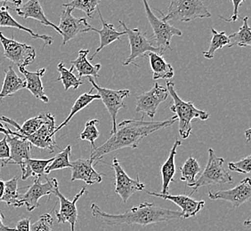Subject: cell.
Returning a JSON list of instances; mask_svg holds the SVG:
<instances>
[{
  "label": "cell",
  "mask_w": 251,
  "mask_h": 231,
  "mask_svg": "<svg viewBox=\"0 0 251 231\" xmlns=\"http://www.w3.org/2000/svg\"><path fill=\"white\" fill-rule=\"evenodd\" d=\"M167 89L169 94L172 98L170 104V111L174 112L179 121L178 132L182 139H187L192 130L193 119L207 120L209 118V114L207 111L199 110L194 106L193 101H184L179 97L175 90V83L171 81L167 82Z\"/></svg>",
  "instance_id": "obj_3"
},
{
  "label": "cell",
  "mask_w": 251,
  "mask_h": 231,
  "mask_svg": "<svg viewBox=\"0 0 251 231\" xmlns=\"http://www.w3.org/2000/svg\"><path fill=\"white\" fill-rule=\"evenodd\" d=\"M20 72L22 73L25 77L26 88L29 90L35 98L39 99L45 103H49V97L47 96L44 91L43 83L41 77H43L46 72V69H39L35 72H30L25 69V68H18Z\"/></svg>",
  "instance_id": "obj_21"
},
{
  "label": "cell",
  "mask_w": 251,
  "mask_h": 231,
  "mask_svg": "<svg viewBox=\"0 0 251 231\" xmlns=\"http://www.w3.org/2000/svg\"><path fill=\"white\" fill-rule=\"evenodd\" d=\"M147 194L156 197V198H162L164 200H169L174 203L182 210V217L183 219H189L191 217H195L201 210H202L205 206L204 200H194L193 198L185 196V195H171V194H162V193L151 192L147 191Z\"/></svg>",
  "instance_id": "obj_17"
},
{
  "label": "cell",
  "mask_w": 251,
  "mask_h": 231,
  "mask_svg": "<svg viewBox=\"0 0 251 231\" xmlns=\"http://www.w3.org/2000/svg\"><path fill=\"white\" fill-rule=\"evenodd\" d=\"M101 0H73L63 4V7H72L73 10L78 9L85 13L88 18L92 19L96 10L98 8Z\"/></svg>",
  "instance_id": "obj_36"
},
{
  "label": "cell",
  "mask_w": 251,
  "mask_h": 231,
  "mask_svg": "<svg viewBox=\"0 0 251 231\" xmlns=\"http://www.w3.org/2000/svg\"><path fill=\"white\" fill-rule=\"evenodd\" d=\"M208 195L211 200H224L231 203L233 208H238L251 199V178L247 177L242 180V183L231 189L219 190L217 192L208 191Z\"/></svg>",
  "instance_id": "obj_16"
},
{
  "label": "cell",
  "mask_w": 251,
  "mask_h": 231,
  "mask_svg": "<svg viewBox=\"0 0 251 231\" xmlns=\"http://www.w3.org/2000/svg\"><path fill=\"white\" fill-rule=\"evenodd\" d=\"M182 142L180 140H176L172 149L169 152V157L165 161L164 164L161 166V176H162V188L161 192L162 194L169 193V185L172 182H175V174H176V162L175 158L176 155V150Z\"/></svg>",
  "instance_id": "obj_25"
},
{
  "label": "cell",
  "mask_w": 251,
  "mask_h": 231,
  "mask_svg": "<svg viewBox=\"0 0 251 231\" xmlns=\"http://www.w3.org/2000/svg\"><path fill=\"white\" fill-rule=\"evenodd\" d=\"M89 53L88 49H82L78 51V56L76 60L72 62V66L76 69L78 75V78L82 77H99V70L101 69V64L92 65L87 60V55Z\"/></svg>",
  "instance_id": "obj_26"
},
{
  "label": "cell",
  "mask_w": 251,
  "mask_h": 231,
  "mask_svg": "<svg viewBox=\"0 0 251 231\" xmlns=\"http://www.w3.org/2000/svg\"><path fill=\"white\" fill-rule=\"evenodd\" d=\"M4 219H5V216H4L3 212H1V210H0V231H15V229H12L9 227L5 226L4 222H3Z\"/></svg>",
  "instance_id": "obj_43"
},
{
  "label": "cell",
  "mask_w": 251,
  "mask_h": 231,
  "mask_svg": "<svg viewBox=\"0 0 251 231\" xmlns=\"http://www.w3.org/2000/svg\"><path fill=\"white\" fill-rule=\"evenodd\" d=\"M97 11H98L99 16H100L101 23H102V28H101V29H97L91 27V29H90V30L97 32V33L99 34V36H100V45H99L98 48L97 49V51L95 52V53L90 58V61H92L97 53L101 51V49L104 48L105 46L111 45V43H113L116 40H121V37L126 36L125 30L124 31H117L116 29L114 28V25L111 24V23H107L102 18V16H101L100 9L97 8Z\"/></svg>",
  "instance_id": "obj_22"
},
{
  "label": "cell",
  "mask_w": 251,
  "mask_h": 231,
  "mask_svg": "<svg viewBox=\"0 0 251 231\" xmlns=\"http://www.w3.org/2000/svg\"><path fill=\"white\" fill-rule=\"evenodd\" d=\"M143 3L145 6V15L150 23L151 29L153 30V38L156 40L158 47L163 50L164 52L167 49L172 50L170 46L171 39L175 36H182V31L174 26L169 24V23L165 22L164 20L158 18L151 9L147 0H143Z\"/></svg>",
  "instance_id": "obj_7"
},
{
  "label": "cell",
  "mask_w": 251,
  "mask_h": 231,
  "mask_svg": "<svg viewBox=\"0 0 251 231\" xmlns=\"http://www.w3.org/2000/svg\"><path fill=\"white\" fill-rule=\"evenodd\" d=\"M85 193H87V188L83 187L81 190L75 196V198H73V200L71 201L60 192L59 185L55 186L54 188L53 195H55L58 198L59 203H60L59 211H55V216L57 219V222L59 224L68 222L71 225V231H75V226H76V222L78 216L77 202Z\"/></svg>",
  "instance_id": "obj_15"
},
{
  "label": "cell",
  "mask_w": 251,
  "mask_h": 231,
  "mask_svg": "<svg viewBox=\"0 0 251 231\" xmlns=\"http://www.w3.org/2000/svg\"><path fill=\"white\" fill-rule=\"evenodd\" d=\"M243 24L240 29L228 36L230 39V44L228 47L231 48L234 46H238L240 47H249L251 46V29L249 26V17L242 18Z\"/></svg>",
  "instance_id": "obj_30"
},
{
  "label": "cell",
  "mask_w": 251,
  "mask_h": 231,
  "mask_svg": "<svg viewBox=\"0 0 251 231\" xmlns=\"http://www.w3.org/2000/svg\"><path fill=\"white\" fill-rule=\"evenodd\" d=\"M181 172V181L186 182L187 184L193 183L196 180V176L201 172V168L199 164L198 161L192 157H190L184 164L180 167Z\"/></svg>",
  "instance_id": "obj_35"
},
{
  "label": "cell",
  "mask_w": 251,
  "mask_h": 231,
  "mask_svg": "<svg viewBox=\"0 0 251 231\" xmlns=\"http://www.w3.org/2000/svg\"><path fill=\"white\" fill-rule=\"evenodd\" d=\"M224 162L225 159L218 157L212 149H208V163L201 177L194 183L187 184L189 188H193L190 196L204 186L232 183L233 179L232 175L224 168Z\"/></svg>",
  "instance_id": "obj_5"
},
{
  "label": "cell",
  "mask_w": 251,
  "mask_h": 231,
  "mask_svg": "<svg viewBox=\"0 0 251 231\" xmlns=\"http://www.w3.org/2000/svg\"><path fill=\"white\" fill-rule=\"evenodd\" d=\"M4 135L9 146L10 157L9 159L2 161V167L5 164H18L20 166L26 159H30L31 144L29 141L15 135Z\"/></svg>",
  "instance_id": "obj_19"
},
{
  "label": "cell",
  "mask_w": 251,
  "mask_h": 231,
  "mask_svg": "<svg viewBox=\"0 0 251 231\" xmlns=\"http://www.w3.org/2000/svg\"><path fill=\"white\" fill-rule=\"evenodd\" d=\"M55 119L54 116L47 113V120L44 123L39 130L33 135L22 137L23 139L28 140L30 144L40 149H49L50 152H53L55 148H58L54 139L55 135ZM20 138V137H19Z\"/></svg>",
  "instance_id": "obj_14"
},
{
  "label": "cell",
  "mask_w": 251,
  "mask_h": 231,
  "mask_svg": "<svg viewBox=\"0 0 251 231\" xmlns=\"http://www.w3.org/2000/svg\"><path fill=\"white\" fill-rule=\"evenodd\" d=\"M15 231H30V219L25 218L16 223Z\"/></svg>",
  "instance_id": "obj_42"
},
{
  "label": "cell",
  "mask_w": 251,
  "mask_h": 231,
  "mask_svg": "<svg viewBox=\"0 0 251 231\" xmlns=\"http://www.w3.org/2000/svg\"><path fill=\"white\" fill-rule=\"evenodd\" d=\"M53 220L50 213H44L30 226V231H52Z\"/></svg>",
  "instance_id": "obj_39"
},
{
  "label": "cell",
  "mask_w": 251,
  "mask_h": 231,
  "mask_svg": "<svg viewBox=\"0 0 251 231\" xmlns=\"http://www.w3.org/2000/svg\"><path fill=\"white\" fill-rule=\"evenodd\" d=\"M111 167L115 172V193L121 197L122 202H126L135 193L145 189V185L141 182L139 175L137 174L135 180L131 179L121 167V162L116 158L112 159Z\"/></svg>",
  "instance_id": "obj_11"
},
{
  "label": "cell",
  "mask_w": 251,
  "mask_h": 231,
  "mask_svg": "<svg viewBox=\"0 0 251 231\" xmlns=\"http://www.w3.org/2000/svg\"><path fill=\"white\" fill-rule=\"evenodd\" d=\"M72 7H65L61 14L58 28L63 36V46L76 38L80 33L90 31L91 25L87 23L86 18H75L73 16Z\"/></svg>",
  "instance_id": "obj_13"
},
{
  "label": "cell",
  "mask_w": 251,
  "mask_h": 231,
  "mask_svg": "<svg viewBox=\"0 0 251 231\" xmlns=\"http://www.w3.org/2000/svg\"><path fill=\"white\" fill-rule=\"evenodd\" d=\"M100 123L98 119H92L86 123L85 129L83 130L82 133L79 135V139L81 140H87L91 143V148L93 149H96V140L98 139L100 132L97 129V125Z\"/></svg>",
  "instance_id": "obj_37"
},
{
  "label": "cell",
  "mask_w": 251,
  "mask_h": 231,
  "mask_svg": "<svg viewBox=\"0 0 251 231\" xmlns=\"http://www.w3.org/2000/svg\"><path fill=\"white\" fill-rule=\"evenodd\" d=\"M145 56H148L150 60V66L152 70L153 80L170 79L174 77V69L170 63L165 61L162 55L149 52L145 54Z\"/></svg>",
  "instance_id": "obj_24"
},
{
  "label": "cell",
  "mask_w": 251,
  "mask_h": 231,
  "mask_svg": "<svg viewBox=\"0 0 251 231\" xmlns=\"http://www.w3.org/2000/svg\"><path fill=\"white\" fill-rule=\"evenodd\" d=\"M95 89L93 88L90 90L89 92H85L81 94L80 96L77 98L76 101L74 102L73 108L71 110L70 114L68 116V117H66V119L63 121V123L61 125H58L56 128H55V133H57L58 131L61 130L63 127H64L65 125H67L69 124V122L72 120L74 116L77 114V112H79L80 111H82L83 109H85L86 107L88 106L92 101H96V100H100L101 98L98 95V94H92V92Z\"/></svg>",
  "instance_id": "obj_29"
},
{
  "label": "cell",
  "mask_w": 251,
  "mask_h": 231,
  "mask_svg": "<svg viewBox=\"0 0 251 231\" xmlns=\"http://www.w3.org/2000/svg\"><path fill=\"white\" fill-rule=\"evenodd\" d=\"M15 12H16L17 15L21 16V17H23L24 19L31 18V19L37 20V21H39L41 24L52 27L59 34H61L58 26H56V25L53 24V23H51L45 15L43 8L40 5L39 0H28L25 5H21L19 7H16Z\"/></svg>",
  "instance_id": "obj_20"
},
{
  "label": "cell",
  "mask_w": 251,
  "mask_h": 231,
  "mask_svg": "<svg viewBox=\"0 0 251 231\" xmlns=\"http://www.w3.org/2000/svg\"><path fill=\"white\" fill-rule=\"evenodd\" d=\"M24 88H26V81L18 77L14 68L9 66L5 70V78L0 91V101H2L4 98L13 95Z\"/></svg>",
  "instance_id": "obj_27"
},
{
  "label": "cell",
  "mask_w": 251,
  "mask_h": 231,
  "mask_svg": "<svg viewBox=\"0 0 251 231\" xmlns=\"http://www.w3.org/2000/svg\"><path fill=\"white\" fill-rule=\"evenodd\" d=\"M165 22L171 21L188 23L195 19L210 18L212 15L208 7L204 5V0H170L167 15L161 11Z\"/></svg>",
  "instance_id": "obj_4"
},
{
  "label": "cell",
  "mask_w": 251,
  "mask_h": 231,
  "mask_svg": "<svg viewBox=\"0 0 251 231\" xmlns=\"http://www.w3.org/2000/svg\"><path fill=\"white\" fill-rule=\"evenodd\" d=\"M58 181L55 178H47V183L40 182V177L36 176L34 183L29 186L28 190L24 195H20L19 200L15 207H25L29 212H32L39 207V199L45 196L50 197L54 193L55 186Z\"/></svg>",
  "instance_id": "obj_9"
},
{
  "label": "cell",
  "mask_w": 251,
  "mask_h": 231,
  "mask_svg": "<svg viewBox=\"0 0 251 231\" xmlns=\"http://www.w3.org/2000/svg\"><path fill=\"white\" fill-rule=\"evenodd\" d=\"M93 216L107 225H141L146 226L160 222H168L173 220L182 219V212L166 209L155 204L142 203L137 207H132L128 211L120 213L111 214L101 211L100 207L96 204L91 205Z\"/></svg>",
  "instance_id": "obj_2"
},
{
  "label": "cell",
  "mask_w": 251,
  "mask_h": 231,
  "mask_svg": "<svg viewBox=\"0 0 251 231\" xmlns=\"http://www.w3.org/2000/svg\"><path fill=\"white\" fill-rule=\"evenodd\" d=\"M169 95L167 87L159 86L156 82L150 91L136 96L135 111L143 113L144 116L147 115L152 119L159 105L168 99Z\"/></svg>",
  "instance_id": "obj_12"
},
{
  "label": "cell",
  "mask_w": 251,
  "mask_h": 231,
  "mask_svg": "<svg viewBox=\"0 0 251 231\" xmlns=\"http://www.w3.org/2000/svg\"><path fill=\"white\" fill-rule=\"evenodd\" d=\"M95 161L93 159H78L71 162L72 178L71 182L82 181L88 185L101 183V173L94 168Z\"/></svg>",
  "instance_id": "obj_18"
},
{
  "label": "cell",
  "mask_w": 251,
  "mask_h": 231,
  "mask_svg": "<svg viewBox=\"0 0 251 231\" xmlns=\"http://www.w3.org/2000/svg\"><path fill=\"white\" fill-rule=\"evenodd\" d=\"M4 192H5V182L0 180V199L3 197Z\"/></svg>",
  "instance_id": "obj_45"
},
{
  "label": "cell",
  "mask_w": 251,
  "mask_h": 231,
  "mask_svg": "<svg viewBox=\"0 0 251 231\" xmlns=\"http://www.w3.org/2000/svg\"><path fill=\"white\" fill-rule=\"evenodd\" d=\"M231 1L233 5V14H232V17L230 19H226V18H223L222 16H219L220 19L226 21L227 23H234V22L242 20V17H240V15H239V7H240V5H242V2H244L246 0H231Z\"/></svg>",
  "instance_id": "obj_40"
},
{
  "label": "cell",
  "mask_w": 251,
  "mask_h": 231,
  "mask_svg": "<svg viewBox=\"0 0 251 231\" xmlns=\"http://www.w3.org/2000/svg\"><path fill=\"white\" fill-rule=\"evenodd\" d=\"M73 66H72L70 69H68L67 68L64 66L63 63H60L57 65V70L60 74V77L56 79V81H62L64 87V91H68L72 87L73 89L77 90L78 87L83 85L80 78H78L73 74Z\"/></svg>",
  "instance_id": "obj_31"
},
{
  "label": "cell",
  "mask_w": 251,
  "mask_h": 231,
  "mask_svg": "<svg viewBox=\"0 0 251 231\" xmlns=\"http://www.w3.org/2000/svg\"><path fill=\"white\" fill-rule=\"evenodd\" d=\"M10 8L7 5L0 6V27H6V28H15V29L24 30L25 32L29 33L31 38L34 39H41L44 41V46H49L53 43L52 37L48 35H40L34 32L32 29L26 28L25 26L20 24L15 21L9 13Z\"/></svg>",
  "instance_id": "obj_23"
},
{
  "label": "cell",
  "mask_w": 251,
  "mask_h": 231,
  "mask_svg": "<svg viewBox=\"0 0 251 231\" xmlns=\"http://www.w3.org/2000/svg\"><path fill=\"white\" fill-rule=\"evenodd\" d=\"M89 82L92 84L93 88L97 90V94L100 96L103 104L106 107L107 111L111 115L112 120V129L111 134H113L117 128L116 118L119 111L122 108H126L124 100L128 98L130 95V91L123 89V90H112L108 88L99 87L92 77H88Z\"/></svg>",
  "instance_id": "obj_10"
},
{
  "label": "cell",
  "mask_w": 251,
  "mask_h": 231,
  "mask_svg": "<svg viewBox=\"0 0 251 231\" xmlns=\"http://www.w3.org/2000/svg\"><path fill=\"white\" fill-rule=\"evenodd\" d=\"M120 24L121 25V27L124 29L126 33L128 41H129V46H130V54L123 63L124 66L129 65V64H134L135 66H137L136 63H135V59L144 56L149 52L163 55L164 51L159 48L158 46H153V44L151 41L150 39L147 38V35L142 32L140 29H129L126 27L125 23L122 21H120Z\"/></svg>",
  "instance_id": "obj_6"
},
{
  "label": "cell",
  "mask_w": 251,
  "mask_h": 231,
  "mask_svg": "<svg viewBox=\"0 0 251 231\" xmlns=\"http://www.w3.org/2000/svg\"><path fill=\"white\" fill-rule=\"evenodd\" d=\"M245 134H246L247 140L249 141V140H251V129H248Z\"/></svg>",
  "instance_id": "obj_46"
},
{
  "label": "cell",
  "mask_w": 251,
  "mask_h": 231,
  "mask_svg": "<svg viewBox=\"0 0 251 231\" xmlns=\"http://www.w3.org/2000/svg\"><path fill=\"white\" fill-rule=\"evenodd\" d=\"M211 31L213 36L210 46L208 51L202 53L203 56L208 60H212L217 50L223 48L230 44V39L225 31H217L215 29H211Z\"/></svg>",
  "instance_id": "obj_32"
},
{
  "label": "cell",
  "mask_w": 251,
  "mask_h": 231,
  "mask_svg": "<svg viewBox=\"0 0 251 231\" xmlns=\"http://www.w3.org/2000/svg\"><path fill=\"white\" fill-rule=\"evenodd\" d=\"M177 121L176 116L163 121H145L144 119H129L122 121L117 125L116 131L111 134L108 140L96 149L91 150L90 159L100 161L104 155L119 149H136L143 139L157 131L169 127Z\"/></svg>",
  "instance_id": "obj_1"
},
{
  "label": "cell",
  "mask_w": 251,
  "mask_h": 231,
  "mask_svg": "<svg viewBox=\"0 0 251 231\" xmlns=\"http://www.w3.org/2000/svg\"><path fill=\"white\" fill-rule=\"evenodd\" d=\"M10 150L9 146L6 141V137L4 136V138L0 140V159L2 161L9 159Z\"/></svg>",
  "instance_id": "obj_41"
},
{
  "label": "cell",
  "mask_w": 251,
  "mask_h": 231,
  "mask_svg": "<svg viewBox=\"0 0 251 231\" xmlns=\"http://www.w3.org/2000/svg\"><path fill=\"white\" fill-rule=\"evenodd\" d=\"M53 161V159H28L25 160L23 164L20 165L22 170V180H27L30 176L41 177L45 174V170L47 166Z\"/></svg>",
  "instance_id": "obj_28"
},
{
  "label": "cell",
  "mask_w": 251,
  "mask_h": 231,
  "mask_svg": "<svg viewBox=\"0 0 251 231\" xmlns=\"http://www.w3.org/2000/svg\"><path fill=\"white\" fill-rule=\"evenodd\" d=\"M18 181L19 177L15 176L5 183V192L0 199V203H5L11 207H16L20 198Z\"/></svg>",
  "instance_id": "obj_33"
},
{
  "label": "cell",
  "mask_w": 251,
  "mask_h": 231,
  "mask_svg": "<svg viewBox=\"0 0 251 231\" xmlns=\"http://www.w3.org/2000/svg\"><path fill=\"white\" fill-rule=\"evenodd\" d=\"M0 2H4V3H12L13 5H16L17 7H19L22 5L23 0H0Z\"/></svg>",
  "instance_id": "obj_44"
},
{
  "label": "cell",
  "mask_w": 251,
  "mask_h": 231,
  "mask_svg": "<svg viewBox=\"0 0 251 231\" xmlns=\"http://www.w3.org/2000/svg\"><path fill=\"white\" fill-rule=\"evenodd\" d=\"M72 154V146L69 145L63 151L53 158V161L47 166L45 174H49L51 172L61 169L71 168L70 156Z\"/></svg>",
  "instance_id": "obj_34"
},
{
  "label": "cell",
  "mask_w": 251,
  "mask_h": 231,
  "mask_svg": "<svg viewBox=\"0 0 251 231\" xmlns=\"http://www.w3.org/2000/svg\"><path fill=\"white\" fill-rule=\"evenodd\" d=\"M228 167L232 172L242 174H250L251 172V157L247 156L246 158L241 159L238 162H230L228 164Z\"/></svg>",
  "instance_id": "obj_38"
},
{
  "label": "cell",
  "mask_w": 251,
  "mask_h": 231,
  "mask_svg": "<svg viewBox=\"0 0 251 231\" xmlns=\"http://www.w3.org/2000/svg\"><path fill=\"white\" fill-rule=\"evenodd\" d=\"M0 42L4 49V56L18 68H25L33 63L36 50L26 44L20 43L14 39H7L0 32Z\"/></svg>",
  "instance_id": "obj_8"
}]
</instances>
